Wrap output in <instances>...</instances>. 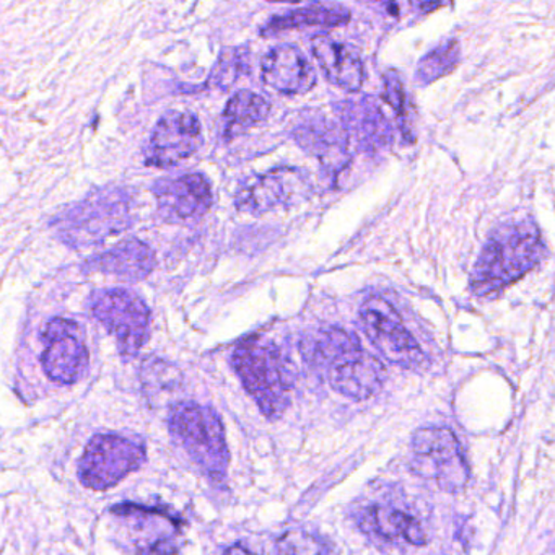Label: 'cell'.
I'll use <instances>...</instances> for the list:
<instances>
[{"instance_id": "1", "label": "cell", "mask_w": 555, "mask_h": 555, "mask_svg": "<svg viewBox=\"0 0 555 555\" xmlns=\"http://www.w3.org/2000/svg\"><path fill=\"white\" fill-rule=\"evenodd\" d=\"M545 243L531 220L508 222L490 233L470 274V291L487 297L535 268L544 259Z\"/></svg>"}, {"instance_id": "2", "label": "cell", "mask_w": 555, "mask_h": 555, "mask_svg": "<svg viewBox=\"0 0 555 555\" xmlns=\"http://www.w3.org/2000/svg\"><path fill=\"white\" fill-rule=\"evenodd\" d=\"M232 365L253 401L266 417H281L292 401L294 376L284 353L274 344L246 340L236 347Z\"/></svg>"}, {"instance_id": "3", "label": "cell", "mask_w": 555, "mask_h": 555, "mask_svg": "<svg viewBox=\"0 0 555 555\" xmlns=\"http://www.w3.org/2000/svg\"><path fill=\"white\" fill-rule=\"evenodd\" d=\"M168 428L199 469L222 486L229 474L230 451L220 415L209 405L180 402L171 409Z\"/></svg>"}, {"instance_id": "4", "label": "cell", "mask_w": 555, "mask_h": 555, "mask_svg": "<svg viewBox=\"0 0 555 555\" xmlns=\"http://www.w3.org/2000/svg\"><path fill=\"white\" fill-rule=\"evenodd\" d=\"M320 370L326 372L334 391L352 401L373 398L386 383V369L382 360L366 352L359 337L346 330L334 334L324 346Z\"/></svg>"}, {"instance_id": "5", "label": "cell", "mask_w": 555, "mask_h": 555, "mask_svg": "<svg viewBox=\"0 0 555 555\" xmlns=\"http://www.w3.org/2000/svg\"><path fill=\"white\" fill-rule=\"evenodd\" d=\"M131 220L129 197L121 191H103L64 210L54 223L64 242L83 248L125 232Z\"/></svg>"}, {"instance_id": "6", "label": "cell", "mask_w": 555, "mask_h": 555, "mask_svg": "<svg viewBox=\"0 0 555 555\" xmlns=\"http://www.w3.org/2000/svg\"><path fill=\"white\" fill-rule=\"evenodd\" d=\"M411 469L448 493L466 489L470 477L463 447L456 434L448 427H422L414 431Z\"/></svg>"}, {"instance_id": "7", "label": "cell", "mask_w": 555, "mask_h": 555, "mask_svg": "<svg viewBox=\"0 0 555 555\" xmlns=\"http://www.w3.org/2000/svg\"><path fill=\"white\" fill-rule=\"evenodd\" d=\"M359 314L363 333L388 362L408 370L427 369L424 349L405 327L391 301L382 295H370Z\"/></svg>"}, {"instance_id": "8", "label": "cell", "mask_w": 555, "mask_h": 555, "mask_svg": "<svg viewBox=\"0 0 555 555\" xmlns=\"http://www.w3.org/2000/svg\"><path fill=\"white\" fill-rule=\"evenodd\" d=\"M145 457L147 453L141 441L115 434L95 435L80 457V483L99 492L113 489L129 474L141 469Z\"/></svg>"}, {"instance_id": "9", "label": "cell", "mask_w": 555, "mask_h": 555, "mask_svg": "<svg viewBox=\"0 0 555 555\" xmlns=\"http://www.w3.org/2000/svg\"><path fill=\"white\" fill-rule=\"evenodd\" d=\"M92 314L115 337L122 356H135L147 343L151 310L134 292L126 288L99 292L92 300Z\"/></svg>"}, {"instance_id": "10", "label": "cell", "mask_w": 555, "mask_h": 555, "mask_svg": "<svg viewBox=\"0 0 555 555\" xmlns=\"http://www.w3.org/2000/svg\"><path fill=\"white\" fill-rule=\"evenodd\" d=\"M41 337L44 344L41 366L48 378L57 385L79 382L86 375L90 359L79 324L54 318L47 324Z\"/></svg>"}, {"instance_id": "11", "label": "cell", "mask_w": 555, "mask_h": 555, "mask_svg": "<svg viewBox=\"0 0 555 555\" xmlns=\"http://www.w3.org/2000/svg\"><path fill=\"white\" fill-rule=\"evenodd\" d=\"M310 191V178L300 168H275L240 191L238 207L253 216H262L300 204Z\"/></svg>"}, {"instance_id": "12", "label": "cell", "mask_w": 555, "mask_h": 555, "mask_svg": "<svg viewBox=\"0 0 555 555\" xmlns=\"http://www.w3.org/2000/svg\"><path fill=\"white\" fill-rule=\"evenodd\" d=\"M203 144V129L196 115L168 112L154 128L145 152L149 167L168 168L196 154Z\"/></svg>"}, {"instance_id": "13", "label": "cell", "mask_w": 555, "mask_h": 555, "mask_svg": "<svg viewBox=\"0 0 555 555\" xmlns=\"http://www.w3.org/2000/svg\"><path fill=\"white\" fill-rule=\"evenodd\" d=\"M152 191L162 217L170 222L199 219L212 206L210 183L199 173L157 181Z\"/></svg>"}, {"instance_id": "14", "label": "cell", "mask_w": 555, "mask_h": 555, "mask_svg": "<svg viewBox=\"0 0 555 555\" xmlns=\"http://www.w3.org/2000/svg\"><path fill=\"white\" fill-rule=\"evenodd\" d=\"M262 80L282 95H305L317 86V74L305 54L292 44L272 48L261 66Z\"/></svg>"}, {"instance_id": "15", "label": "cell", "mask_w": 555, "mask_h": 555, "mask_svg": "<svg viewBox=\"0 0 555 555\" xmlns=\"http://www.w3.org/2000/svg\"><path fill=\"white\" fill-rule=\"evenodd\" d=\"M336 109L344 131L362 151H382L391 144V125L383 115L379 105H376L375 100L366 96L360 102H343Z\"/></svg>"}, {"instance_id": "16", "label": "cell", "mask_w": 555, "mask_h": 555, "mask_svg": "<svg viewBox=\"0 0 555 555\" xmlns=\"http://www.w3.org/2000/svg\"><path fill=\"white\" fill-rule=\"evenodd\" d=\"M314 60L326 79L347 92H359L365 80V67L356 48L318 35L311 41Z\"/></svg>"}, {"instance_id": "17", "label": "cell", "mask_w": 555, "mask_h": 555, "mask_svg": "<svg viewBox=\"0 0 555 555\" xmlns=\"http://www.w3.org/2000/svg\"><path fill=\"white\" fill-rule=\"evenodd\" d=\"M295 141L324 168L339 173L349 164V135L344 128L323 118L308 119L294 131Z\"/></svg>"}, {"instance_id": "18", "label": "cell", "mask_w": 555, "mask_h": 555, "mask_svg": "<svg viewBox=\"0 0 555 555\" xmlns=\"http://www.w3.org/2000/svg\"><path fill=\"white\" fill-rule=\"evenodd\" d=\"M359 528L370 538L385 542H405L424 545L427 542L424 526L417 518L389 505L365 506L357 516Z\"/></svg>"}, {"instance_id": "19", "label": "cell", "mask_w": 555, "mask_h": 555, "mask_svg": "<svg viewBox=\"0 0 555 555\" xmlns=\"http://www.w3.org/2000/svg\"><path fill=\"white\" fill-rule=\"evenodd\" d=\"M157 264L155 253L147 243L138 238H128L113 246L108 251L89 259L87 269L115 275L119 281L139 282L147 279Z\"/></svg>"}, {"instance_id": "20", "label": "cell", "mask_w": 555, "mask_h": 555, "mask_svg": "<svg viewBox=\"0 0 555 555\" xmlns=\"http://www.w3.org/2000/svg\"><path fill=\"white\" fill-rule=\"evenodd\" d=\"M350 21V12L340 5H308V8L288 11L282 15H275L268 24L262 27L261 34L264 37L269 35L281 34L285 30L304 27H339Z\"/></svg>"}, {"instance_id": "21", "label": "cell", "mask_w": 555, "mask_h": 555, "mask_svg": "<svg viewBox=\"0 0 555 555\" xmlns=\"http://www.w3.org/2000/svg\"><path fill=\"white\" fill-rule=\"evenodd\" d=\"M271 112V105L264 96L258 93L242 90L235 93L227 103L222 116V132L225 138H236L253 126L264 121Z\"/></svg>"}, {"instance_id": "22", "label": "cell", "mask_w": 555, "mask_h": 555, "mask_svg": "<svg viewBox=\"0 0 555 555\" xmlns=\"http://www.w3.org/2000/svg\"><path fill=\"white\" fill-rule=\"evenodd\" d=\"M457 61H460V44L454 40L444 41L418 61L415 83L422 87L441 79L454 69Z\"/></svg>"}, {"instance_id": "23", "label": "cell", "mask_w": 555, "mask_h": 555, "mask_svg": "<svg viewBox=\"0 0 555 555\" xmlns=\"http://www.w3.org/2000/svg\"><path fill=\"white\" fill-rule=\"evenodd\" d=\"M275 555H334V552L330 544L317 534L304 529H294L278 539Z\"/></svg>"}, {"instance_id": "24", "label": "cell", "mask_w": 555, "mask_h": 555, "mask_svg": "<svg viewBox=\"0 0 555 555\" xmlns=\"http://www.w3.org/2000/svg\"><path fill=\"white\" fill-rule=\"evenodd\" d=\"M249 70V53L246 50H225L220 54L212 74L210 86L230 89L243 74Z\"/></svg>"}, {"instance_id": "25", "label": "cell", "mask_w": 555, "mask_h": 555, "mask_svg": "<svg viewBox=\"0 0 555 555\" xmlns=\"http://www.w3.org/2000/svg\"><path fill=\"white\" fill-rule=\"evenodd\" d=\"M385 92H383V100L395 109L399 118L404 119L408 115V95H405L404 83L401 77L396 73H388L383 79Z\"/></svg>"}, {"instance_id": "26", "label": "cell", "mask_w": 555, "mask_h": 555, "mask_svg": "<svg viewBox=\"0 0 555 555\" xmlns=\"http://www.w3.org/2000/svg\"><path fill=\"white\" fill-rule=\"evenodd\" d=\"M222 555H258V554H255V552L249 551V548H246L245 545L235 544V545H230L229 548H225V552H223Z\"/></svg>"}, {"instance_id": "27", "label": "cell", "mask_w": 555, "mask_h": 555, "mask_svg": "<svg viewBox=\"0 0 555 555\" xmlns=\"http://www.w3.org/2000/svg\"><path fill=\"white\" fill-rule=\"evenodd\" d=\"M417 8L422 9V11H431V9L441 8V4H437V2H431V4H417Z\"/></svg>"}]
</instances>
